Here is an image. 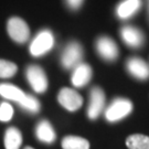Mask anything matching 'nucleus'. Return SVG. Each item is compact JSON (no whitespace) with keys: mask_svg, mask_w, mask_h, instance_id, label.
<instances>
[{"mask_svg":"<svg viewBox=\"0 0 149 149\" xmlns=\"http://www.w3.org/2000/svg\"><path fill=\"white\" fill-rule=\"evenodd\" d=\"M120 36L123 41L130 48H139L145 41L143 32L138 28H134L130 26L123 28L120 30Z\"/></svg>","mask_w":149,"mask_h":149,"instance_id":"nucleus-9","label":"nucleus"},{"mask_svg":"<svg viewBox=\"0 0 149 149\" xmlns=\"http://www.w3.org/2000/svg\"><path fill=\"white\" fill-rule=\"evenodd\" d=\"M36 134H37V137L40 141L47 143V144L53 143L55 140V137H56L53 127L51 126V124L48 120H41L38 124Z\"/></svg>","mask_w":149,"mask_h":149,"instance_id":"nucleus-13","label":"nucleus"},{"mask_svg":"<svg viewBox=\"0 0 149 149\" xmlns=\"http://www.w3.org/2000/svg\"><path fill=\"white\" fill-rule=\"evenodd\" d=\"M128 72L138 80H147L149 77V66L144 60L132 58L126 63Z\"/></svg>","mask_w":149,"mask_h":149,"instance_id":"nucleus-10","label":"nucleus"},{"mask_svg":"<svg viewBox=\"0 0 149 149\" xmlns=\"http://www.w3.org/2000/svg\"><path fill=\"white\" fill-rule=\"evenodd\" d=\"M13 116V108L9 103L3 102L0 105V120L1 122H9Z\"/></svg>","mask_w":149,"mask_h":149,"instance_id":"nucleus-20","label":"nucleus"},{"mask_svg":"<svg viewBox=\"0 0 149 149\" xmlns=\"http://www.w3.org/2000/svg\"><path fill=\"white\" fill-rule=\"evenodd\" d=\"M148 5H149V0H148Z\"/></svg>","mask_w":149,"mask_h":149,"instance_id":"nucleus-23","label":"nucleus"},{"mask_svg":"<svg viewBox=\"0 0 149 149\" xmlns=\"http://www.w3.org/2000/svg\"><path fill=\"white\" fill-rule=\"evenodd\" d=\"M54 44V38L50 30H43L32 41L30 45V53L33 56H40L50 51Z\"/></svg>","mask_w":149,"mask_h":149,"instance_id":"nucleus-2","label":"nucleus"},{"mask_svg":"<svg viewBox=\"0 0 149 149\" xmlns=\"http://www.w3.org/2000/svg\"><path fill=\"white\" fill-rule=\"evenodd\" d=\"M66 3L69 6L71 9H73V10H76V9H79L82 3H83V0H66Z\"/></svg>","mask_w":149,"mask_h":149,"instance_id":"nucleus-21","label":"nucleus"},{"mask_svg":"<svg viewBox=\"0 0 149 149\" xmlns=\"http://www.w3.org/2000/svg\"><path fill=\"white\" fill-rule=\"evenodd\" d=\"M0 95L7 100H11L19 104L23 101V98L26 97L27 94L23 93V91L17 86L3 83V84H0Z\"/></svg>","mask_w":149,"mask_h":149,"instance_id":"nucleus-14","label":"nucleus"},{"mask_svg":"<svg viewBox=\"0 0 149 149\" xmlns=\"http://www.w3.org/2000/svg\"><path fill=\"white\" fill-rule=\"evenodd\" d=\"M105 106V94L100 87H93L90 93V105L87 116L90 119H96Z\"/></svg>","mask_w":149,"mask_h":149,"instance_id":"nucleus-7","label":"nucleus"},{"mask_svg":"<svg viewBox=\"0 0 149 149\" xmlns=\"http://www.w3.org/2000/svg\"><path fill=\"white\" fill-rule=\"evenodd\" d=\"M7 30L10 38L18 43H26L30 37V30L26 22L20 18H11L8 21Z\"/></svg>","mask_w":149,"mask_h":149,"instance_id":"nucleus-3","label":"nucleus"},{"mask_svg":"<svg viewBox=\"0 0 149 149\" xmlns=\"http://www.w3.org/2000/svg\"><path fill=\"white\" fill-rule=\"evenodd\" d=\"M96 50L106 61H115L118 58V48L109 37H102L96 42Z\"/></svg>","mask_w":149,"mask_h":149,"instance_id":"nucleus-8","label":"nucleus"},{"mask_svg":"<svg viewBox=\"0 0 149 149\" xmlns=\"http://www.w3.org/2000/svg\"><path fill=\"white\" fill-rule=\"evenodd\" d=\"M133 111V103L127 98H116L108 106L105 117L108 122L115 123L128 116Z\"/></svg>","mask_w":149,"mask_h":149,"instance_id":"nucleus-1","label":"nucleus"},{"mask_svg":"<svg viewBox=\"0 0 149 149\" xmlns=\"http://www.w3.org/2000/svg\"><path fill=\"white\" fill-rule=\"evenodd\" d=\"M141 7V0H124L118 5L116 9L118 18L128 19L134 16Z\"/></svg>","mask_w":149,"mask_h":149,"instance_id":"nucleus-12","label":"nucleus"},{"mask_svg":"<svg viewBox=\"0 0 149 149\" xmlns=\"http://www.w3.org/2000/svg\"><path fill=\"white\" fill-rule=\"evenodd\" d=\"M82 56H83V49H82L80 43L71 42L64 49L62 58H61V62H62L63 68H65V69H73L76 65L80 64Z\"/></svg>","mask_w":149,"mask_h":149,"instance_id":"nucleus-4","label":"nucleus"},{"mask_svg":"<svg viewBox=\"0 0 149 149\" xmlns=\"http://www.w3.org/2000/svg\"><path fill=\"white\" fill-rule=\"evenodd\" d=\"M63 149H90L88 140L79 136H66L62 140Z\"/></svg>","mask_w":149,"mask_h":149,"instance_id":"nucleus-16","label":"nucleus"},{"mask_svg":"<svg viewBox=\"0 0 149 149\" xmlns=\"http://www.w3.org/2000/svg\"><path fill=\"white\" fill-rule=\"evenodd\" d=\"M19 105L30 113H38L40 111V103H39V101L36 97L29 95V94L26 95L23 101L21 103H19Z\"/></svg>","mask_w":149,"mask_h":149,"instance_id":"nucleus-19","label":"nucleus"},{"mask_svg":"<svg viewBox=\"0 0 149 149\" xmlns=\"http://www.w3.org/2000/svg\"><path fill=\"white\" fill-rule=\"evenodd\" d=\"M92 77V69L88 64L80 63L76 65L72 74V84L75 87H82L90 82Z\"/></svg>","mask_w":149,"mask_h":149,"instance_id":"nucleus-11","label":"nucleus"},{"mask_svg":"<svg viewBox=\"0 0 149 149\" xmlns=\"http://www.w3.org/2000/svg\"><path fill=\"white\" fill-rule=\"evenodd\" d=\"M27 79L30 85L37 93H43L48 88V79L40 66L38 65H30L27 69Z\"/></svg>","mask_w":149,"mask_h":149,"instance_id":"nucleus-5","label":"nucleus"},{"mask_svg":"<svg viewBox=\"0 0 149 149\" xmlns=\"http://www.w3.org/2000/svg\"><path fill=\"white\" fill-rule=\"evenodd\" d=\"M22 144L21 132L16 127H9L5 134L6 149H19Z\"/></svg>","mask_w":149,"mask_h":149,"instance_id":"nucleus-15","label":"nucleus"},{"mask_svg":"<svg viewBox=\"0 0 149 149\" xmlns=\"http://www.w3.org/2000/svg\"><path fill=\"white\" fill-rule=\"evenodd\" d=\"M17 65L12 62L6 61V60H0V77L1 79H8L16 74Z\"/></svg>","mask_w":149,"mask_h":149,"instance_id":"nucleus-18","label":"nucleus"},{"mask_svg":"<svg viewBox=\"0 0 149 149\" xmlns=\"http://www.w3.org/2000/svg\"><path fill=\"white\" fill-rule=\"evenodd\" d=\"M58 100L60 104L70 112L77 111L83 104V97L76 91L68 87H64L60 91Z\"/></svg>","mask_w":149,"mask_h":149,"instance_id":"nucleus-6","label":"nucleus"},{"mask_svg":"<svg viewBox=\"0 0 149 149\" xmlns=\"http://www.w3.org/2000/svg\"><path fill=\"white\" fill-rule=\"evenodd\" d=\"M24 149H33V148H32V147H26Z\"/></svg>","mask_w":149,"mask_h":149,"instance_id":"nucleus-22","label":"nucleus"},{"mask_svg":"<svg viewBox=\"0 0 149 149\" xmlns=\"http://www.w3.org/2000/svg\"><path fill=\"white\" fill-rule=\"evenodd\" d=\"M126 146L129 149H149V137L141 134H134L126 139Z\"/></svg>","mask_w":149,"mask_h":149,"instance_id":"nucleus-17","label":"nucleus"}]
</instances>
